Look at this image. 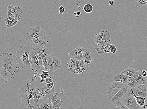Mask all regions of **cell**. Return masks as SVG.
<instances>
[{"label":"cell","instance_id":"6da1fadb","mask_svg":"<svg viewBox=\"0 0 147 109\" xmlns=\"http://www.w3.org/2000/svg\"><path fill=\"white\" fill-rule=\"evenodd\" d=\"M30 76L19 88L18 94L22 98L21 106L23 109H33L39 106L38 103L40 98L52 100L56 93L55 86L51 90L47 88L46 83L39 82L36 80L37 72Z\"/></svg>","mask_w":147,"mask_h":109},{"label":"cell","instance_id":"7a4b0ae2","mask_svg":"<svg viewBox=\"0 0 147 109\" xmlns=\"http://www.w3.org/2000/svg\"><path fill=\"white\" fill-rule=\"evenodd\" d=\"M20 66L11 53H4L0 56V77L3 83L14 78L20 70Z\"/></svg>","mask_w":147,"mask_h":109},{"label":"cell","instance_id":"3957f363","mask_svg":"<svg viewBox=\"0 0 147 109\" xmlns=\"http://www.w3.org/2000/svg\"><path fill=\"white\" fill-rule=\"evenodd\" d=\"M34 47L28 45L21 46L16 51V60L20 66L24 70L30 68L29 54Z\"/></svg>","mask_w":147,"mask_h":109},{"label":"cell","instance_id":"277c9868","mask_svg":"<svg viewBox=\"0 0 147 109\" xmlns=\"http://www.w3.org/2000/svg\"><path fill=\"white\" fill-rule=\"evenodd\" d=\"M111 36L110 32L104 30L100 33L96 35L94 37V42L100 47H104L109 45L111 42Z\"/></svg>","mask_w":147,"mask_h":109},{"label":"cell","instance_id":"5b68a950","mask_svg":"<svg viewBox=\"0 0 147 109\" xmlns=\"http://www.w3.org/2000/svg\"><path fill=\"white\" fill-rule=\"evenodd\" d=\"M132 90V88L129 86L127 84H124L118 93L111 100V103L114 105L117 104L119 102L124 99L130 94Z\"/></svg>","mask_w":147,"mask_h":109},{"label":"cell","instance_id":"8992f818","mask_svg":"<svg viewBox=\"0 0 147 109\" xmlns=\"http://www.w3.org/2000/svg\"><path fill=\"white\" fill-rule=\"evenodd\" d=\"M124 84L121 82L114 81L106 88L105 92L109 99L111 100L121 89Z\"/></svg>","mask_w":147,"mask_h":109},{"label":"cell","instance_id":"52a82bcc","mask_svg":"<svg viewBox=\"0 0 147 109\" xmlns=\"http://www.w3.org/2000/svg\"><path fill=\"white\" fill-rule=\"evenodd\" d=\"M45 34V32L41 28L36 26L29 28L26 34L25 37L26 40H31Z\"/></svg>","mask_w":147,"mask_h":109},{"label":"cell","instance_id":"ba28073f","mask_svg":"<svg viewBox=\"0 0 147 109\" xmlns=\"http://www.w3.org/2000/svg\"><path fill=\"white\" fill-rule=\"evenodd\" d=\"M33 51L38 59L40 66H42V61L44 58L51 56L50 51L47 47H34Z\"/></svg>","mask_w":147,"mask_h":109},{"label":"cell","instance_id":"9c48e42d","mask_svg":"<svg viewBox=\"0 0 147 109\" xmlns=\"http://www.w3.org/2000/svg\"><path fill=\"white\" fill-rule=\"evenodd\" d=\"M46 39V34L31 40H26L28 45L33 47H42L45 45Z\"/></svg>","mask_w":147,"mask_h":109},{"label":"cell","instance_id":"30bf717a","mask_svg":"<svg viewBox=\"0 0 147 109\" xmlns=\"http://www.w3.org/2000/svg\"><path fill=\"white\" fill-rule=\"evenodd\" d=\"M122 101L129 109H139L141 108V107L137 103L132 93L122 100Z\"/></svg>","mask_w":147,"mask_h":109},{"label":"cell","instance_id":"8fae6325","mask_svg":"<svg viewBox=\"0 0 147 109\" xmlns=\"http://www.w3.org/2000/svg\"><path fill=\"white\" fill-rule=\"evenodd\" d=\"M29 60L31 65L30 68L34 73H36L41 68L39 60L33 50L29 54Z\"/></svg>","mask_w":147,"mask_h":109},{"label":"cell","instance_id":"7c38bea8","mask_svg":"<svg viewBox=\"0 0 147 109\" xmlns=\"http://www.w3.org/2000/svg\"><path fill=\"white\" fill-rule=\"evenodd\" d=\"M82 60L87 67H90L94 62V57L92 51L90 49H85L82 57Z\"/></svg>","mask_w":147,"mask_h":109},{"label":"cell","instance_id":"4fadbf2b","mask_svg":"<svg viewBox=\"0 0 147 109\" xmlns=\"http://www.w3.org/2000/svg\"><path fill=\"white\" fill-rule=\"evenodd\" d=\"M85 49L83 47L79 46L71 50L70 54L74 60L78 61L81 60H82Z\"/></svg>","mask_w":147,"mask_h":109},{"label":"cell","instance_id":"5bb4252c","mask_svg":"<svg viewBox=\"0 0 147 109\" xmlns=\"http://www.w3.org/2000/svg\"><path fill=\"white\" fill-rule=\"evenodd\" d=\"M132 91L136 96L143 97H146L147 87L145 85H139L133 88Z\"/></svg>","mask_w":147,"mask_h":109},{"label":"cell","instance_id":"9a60e30c","mask_svg":"<svg viewBox=\"0 0 147 109\" xmlns=\"http://www.w3.org/2000/svg\"><path fill=\"white\" fill-rule=\"evenodd\" d=\"M8 15H14L22 16L23 13V10L21 7L19 6L11 5L7 7Z\"/></svg>","mask_w":147,"mask_h":109},{"label":"cell","instance_id":"2e32d148","mask_svg":"<svg viewBox=\"0 0 147 109\" xmlns=\"http://www.w3.org/2000/svg\"><path fill=\"white\" fill-rule=\"evenodd\" d=\"M62 66V61L59 58L53 57L52 64L50 67V70L54 71L61 68Z\"/></svg>","mask_w":147,"mask_h":109},{"label":"cell","instance_id":"e0dca14e","mask_svg":"<svg viewBox=\"0 0 147 109\" xmlns=\"http://www.w3.org/2000/svg\"><path fill=\"white\" fill-rule=\"evenodd\" d=\"M76 68L75 74L83 73L86 70V66L83 60L78 61L76 60Z\"/></svg>","mask_w":147,"mask_h":109},{"label":"cell","instance_id":"ac0fdd59","mask_svg":"<svg viewBox=\"0 0 147 109\" xmlns=\"http://www.w3.org/2000/svg\"><path fill=\"white\" fill-rule=\"evenodd\" d=\"M57 93H56L54 95L52 99L51 100L53 107V109H60L61 105L63 103V101L61 100L60 97H57Z\"/></svg>","mask_w":147,"mask_h":109},{"label":"cell","instance_id":"d6986e66","mask_svg":"<svg viewBox=\"0 0 147 109\" xmlns=\"http://www.w3.org/2000/svg\"><path fill=\"white\" fill-rule=\"evenodd\" d=\"M52 56H49L44 58L42 61V66L44 69L46 70H50V67L53 60Z\"/></svg>","mask_w":147,"mask_h":109},{"label":"cell","instance_id":"ffe728a7","mask_svg":"<svg viewBox=\"0 0 147 109\" xmlns=\"http://www.w3.org/2000/svg\"><path fill=\"white\" fill-rule=\"evenodd\" d=\"M67 68L70 72L75 73L76 68V60L71 58L68 60L67 64Z\"/></svg>","mask_w":147,"mask_h":109},{"label":"cell","instance_id":"44dd1931","mask_svg":"<svg viewBox=\"0 0 147 109\" xmlns=\"http://www.w3.org/2000/svg\"><path fill=\"white\" fill-rule=\"evenodd\" d=\"M129 77L127 75L117 74L114 76V81L121 82L124 84H127V80Z\"/></svg>","mask_w":147,"mask_h":109},{"label":"cell","instance_id":"7402d4cb","mask_svg":"<svg viewBox=\"0 0 147 109\" xmlns=\"http://www.w3.org/2000/svg\"><path fill=\"white\" fill-rule=\"evenodd\" d=\"M39 103H40L39 108V109H52L53 108V105L51 100H47L42 102H39Z\"/></svg>","mask_w":147,"mask_h":109},{"label":"cell","instance_id":"603a6c76","mask_svg":"<svg viewBox=\"0 0 147 109\" xmlns=\"http://www.w3.org/2000/svg\"><path fill=\"white\" fill-rule=\"evenodd\" d=\"M138 70L131 68H126L122 71L121 74L127 75L129 77H133Z\"/></svg>","mask_w":147,"mask_h":109},{"label":"cell","instance_id":"cb8c5ba5","mask_svg":"<svg viewBox=\"0 0 147 109\" xmlns=\"http://www.w3.org/2000/svg\"><path fill=\"white\" fill-rule=\"evenodd\" d=\"M132 93L134 96V97L135 98V99L137 102L138 104L141 107H142L144 105L145 103V100L146 98V97H139L136 96V95L134 94L133 91H132Z\"/></svg>","mask_w":147,"mask_h":109},{"label":"cell","instance_id":"d4e9b609","mask_svg":"<svg viewBox=\"0 0 147 109\" xmlns=\"http://www.w3.org/2000/svg\"><path fill=\"white\" fill-rule=\"evenodd\" d=\"M127 84L132 88H135L138 85L137 82L133 77H129V78Z\"/></svg>","mask_w":147,"mask_h":109},{"label":"cell","instance_id":"484cf974","mask_svg":"<svg viewBox=\"0 0 147 109\" xmlns=\"http://www.w3.org/2000/svg\"><path fill=\"white\" fill-rule=\"evenodd\" d=\"M37 75H38L41 79L40 82L41 83H43L45 82L46 78L50 75L49 72L48 71L42 70V72L40 74H39L37 73Z\"/></svg>","mask_w":147,"mask_h":109},{"label":"cell","instance_id":"4316f807","mask_svg":"<svg viewBox=\"0 0 147 109\" xmlns=\"http://www.w3.org/2000/svg\"><path fill=\"white\" fill-rule=\"evenodd\" d=\"M5 20L6 25L8 28L14 26L18 22V20H9L8 18H6Z\"/></svg>","mask_w":147,"mask_h":109},{"label":"cell","instance_id":"83f0119b","mask_svg":"<svg viewBox=\"0 0 147 109\" xmlns=\"http://www.w3.org/2000/svg\"><path fill=\"white\" fill-rule=\"evenodd\" d=\"M83 9L85 12L90 13L93 11L94 7L91 4H87L84 5Z\"/></svg>","mask_w":147,"mask_h":109},{"label":"cell","instance_id":"f1b7e54d","mask_svg":"<svg viewBox=\"0 0 147 109\" xmlns=\"http://www.w3.org/2000/svg\"><path fill=\"white\" fill-rule=\"evenodd\" d=\"M135 80L139 85H146L147 83L146 78V77H144L142 78L136 79Z\"/></svg>","mask_w":147,"mask_h":109},{"label":"cell","instance_id":"f546056e","mask_svg":"<svg viewBox=\"0 0 147 109\" xmlns=\"http://www.w3.org/2000/svg\"><path fill=\"white\" fill-rule=\"evenodd\" d=\"M116 108L117 109H129L123 103L122 101H119L117 104V107Z\"/></svg>","mask_w":147,"mask_h":109},{"label":"cell","instance_id":"4dcf8cb0","mask_svg":"<svg viewBox=\"0 0 147 109\" xmlns=\"http://www.w3.org/2000/svg\"><path fill=\"white\" fill-rule=\"evenodd\" d=\"M95 49L97 51L98 55H101V54H103L105 53L104 51V47H97V48H96Z\"/></svg>","mask_w":147,"mask_h":109},{"label":"cell","instance_id":"1f68e13d","mask_svg":"<svg viewBox=\"0 0 147 109\" xmlns=\"http://www.w3.org/2000/svg\"><path fill=\"white\" fill-rule=\"evenodd\" d=\"M55 85H56V83L55 81H54L52 83L47 84V87L48 89L51 90Z\"/></svg>","mask_w":147,"mask_h":109},{"label":"cell","instance_id":"d6a6232c","mask_svg":"<svg viewBox=\"0 0 147 109\" xmlns=\"http://www.w3.org/2000/svg\"><path fill=\"white\" fill-rule=\"evenodd\" d=\"M109 46H110L111 52L113 53H115L117 52V48L116 47L113 45L111 44H109Z\"/></svg>","mask_w":147,"mask_h":109},{"label":"cell","instance_id":"836d02e7","mask_svg":"<svg viewBox=\"0 0 147 109\" xmlns=\"http://www.w3.org/2000/svg\"><path fill=\"white\" fill-rule=\"evenodd\" d=\"M104 51L105 53H108L111 52L110 47L109 45L104 47Z\"/></svg>","mask_w":147,"mask_h":109},{"label":"cell","instance_id":"e575fe53","mask_svg":"<svg viewBox=\"0 0 147 109\" xmlns=\"http://www.w3.org/2000/svg\"><path fill=\"white\" fill-rule=\"evenodd\" d=\"M53 81V80L52 79V78H51V77L49 75V77L46 78L45 81V82L47 84H48L52 83Z\"/></svg>","mask_w":147,"mask_h":109},{"label":"cell","instance_id":"d590c367","mask_svg":"<svg viewBox=\"0 0 147 109\" xmlns=\"http://www.w3.org/2000/svg\"><path fill=\"white\" fill-rule=\"evenodd\" d=\"M65 8L63 5H61L59 7V11L60 14L61 15L63 14L65 12Z\"/></svg>","mask_w":147,"mask_h":109},{"label":"cell","instance_id":"8d00e7d4","mask_svg":"<svg viewBox=\"0 0 147 109\" xmlns=\"http://www.w3.org/2000/svg\"><path fill=\"white\" fill-rule=\"evenodd\" d=\"M141 109H147V99L145 101V103L144 105L141 108Z\"/></svg>","mask_w":147,"mask_h":109},{"label":"cell","instance_id":"74e56055","mask_svg":"<svg viewBox=\"0 0 147 109\" xmlns=\"http://www.w3.org/2000/svg\"><path fill=\"white\" fill-rule=\"evenodd\" d=\"M142 76L144 77H146L147 76V72L146 70L142 71Z\"/></svg>","mask_w":147,"mask_h":109},{"label":"cell","instance_id":"f35d334b","mask_svg":"<svg viewBox=\"0 0 147 109\" xmlns=\"http://www.w3.org/2000/svg\"><path fill=\"white\" fill-rule=\"evenodd\" d=\"M114 1L113 0H110V1H109V4L111 6L113 5L114 4Z\"/></svg>","mask_w":147,"mask_h":109},{"label":"cell","instance_id":"ab89813d","mask_svg":"<svg viewBox=\"0 0 147 109\" xmlns=\"http://www.w3.org/2000/svg\"><path fill=\"white\" fill-rule=\"evenodd\" d=\"M81 13L79 12H77L76 13V18H78L81 14Z\"/></svg>","mask_w":147,"mask_h":109},{"label":"cell","instance_id":"60d3db41","mask_svg":"<svg viewBox=\"0 0 147 109\" xmlns=\"http://www.w3.org/2000/svg\"><path fill=\"white\" fill-rule=\"evenodd\" d=\"M84 106L83 105H81L78 108V109H82L83 107H84Z\"/></svg>","mask_w":147,"mask_h":109},{"label":"cell","instance_id":"b9f144b4","mask_svg":"<svg viewBox=\"0 0 147 109\" xmlns=\"http://www.w3.org/2000/svg\"><path fill=\"white\" fill-rule=\"evenodd\" d=\"M133 1V0H132V1Z\"/></svg>","mask_w":147,"mask_h":109}]
</instances>
